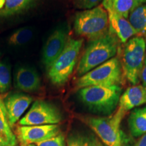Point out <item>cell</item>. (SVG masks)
Instances as JSON below:
<instances>
[{"label":"cell","instance_id":"obj_1","mask_svg":"<svg viewBox=\"0 0 146 146\" xmlns=\"http://www.w3.org/2000/svg\"><path fill=\"white\" fill-rule=\"evenodd\" d=\"M118 45L117 36L110 31L105 35L91 41L78 64V75L83 76L114 58L117 53Z\"/></svg>","mask_w":146,"mask_h":146},{"label":"cell","instance_id":"obj_2","mask_svg":"<svg viewBox=\"0 0 146 146\" xmlns=\"http://www.w3.org/2000/svg\"><path fill=\"white\" fill-rule=\"evenodd\" d=\"M122 88L114 86H89L80 89L78 97L90 110L104 115L111 114L119 104Z\"/></svg>","mask_w":146,"mask_h":146},{"label":"cell","instance_id":"obj_3","mask_svg":"<svg viewBox=\"0 0 146 146\" xmlns=\"http://www.w3.org/2000/svg\"><path fill=\"white\" fill-rule=\"evenodd\" d=\"M74 29L76 34L91 41L105 35L110 29L107 10L101 4L77 12L74 18Z\"/></svg>","mask_w":146,"mask_h":146},{"label":"cell","instance_id":"obj_4","mask_svg":"<svg viewBox=\"0 0 146 146\" xmlns=\"http://www.w3.org/2000/svg\"><path fill=\"white\" fill-rule=\"evenodd\" d=\"M123 81V66L118 57H114L81 76L76 82V87L89 86H114Z\"/></svg>","mask_w":146,"mask_h":146},{"label":"cell","instance_id":"obj_5","mask_svg":"<svg viewBox=\"0 0 146 146\" xmlns=\"http://www.w3.org/2000/svg\"><path fill=\"white\" fill-rule=\"evenodd\" d=\"M83 39H68L64 50L49 68L47 74L54 85L62 86L68 81L75 66Z\"/></svg>","mask_w":146,"mask_h":146},{"label":"cell","instance_id":"obj_6","mask_svg":"<svg viewBox=\"0 0 146 146\" xmlns=\"http://www.w3.org/2000/svg\"><path fill=\"white\" fill-rule=\"evenodd\" d=\"M146 42L142 36L129 39L125 46L123 55V69L126 78L133 85H137L145 59Z\"/></svg>","mask_w":146,"mask_h":146},{"label":"cell","instance_id":"obj_7","mask_svg":"<svg viewBox=\"0 0 146 146\" xmlns=\"http://www.w3.org/2000/svg\"><path fill=\"white\" fill-rule=\"evenodd\" d=\"M126 112L118 108L108 117H90L87 123L106 146H122L120 125Z\"/></svg>","mask_w":146,"mask_h":146},{"label":"cell","instance_id":"obj_8","mask_svg":"<svg viewBox=\"0 0 146 146\" xmlns=\"http://www.w3.org/2000/svg\"><path fill=\"white\" fill-rule=\"evenodd\" d=\"M62 120L60 110L52 104L36 100L29 112L19 121L21 126L57 125Z\"/></svg>","mask_w":146,"mask_h":146},{"label":"cell","instance_id":"obj_9","mask_svg":"<svg viewBox=\"0 0 146 146\" xmlns=\"http://www.w3.org/2000/svg\"><path fill=\"white\" fill-rule=\"evenodd\" d=\"M58 125L21 126L17 128L18 138L24 145L35 144L60 133Z\"/></svg>","mask_w":146,"mask_h":146},{"label":"cell","instance_id":"obj_10","mask_svg":"<svg viewBox=\"0 0 146 146\" xmlns=\"http://www.w3.org/2000/svg\"><path fill=\"white\" fill-rule=\"evenodd\" d=\"M68 40L67 31L63 28L57 29L50 36L43 47L42 54L43 63L47 69L62 54Z\"/></svg>","mask_w":146,"mask_h":146},{"label":"cell","instance_id":"obj_11","mask_svg":"<svg viewBox=\"0 0 146 146\" xmlns=\"http://www.w3.org/2000/svg\"><path fill=\"white\" fill-rule=\"evenodd\" d=\"M33 101L31 96L23 94L10 95L4 100L9 124L13 126L25 113Z\"/></svg>","mask_w":146,"mask_h":146},{"label":"cell","instance_id":"obj_12","mask_svg":"<svg viewBox=\"0 0 146 146\" xmlns=\"http://www.w3.org/2000/svg\"><path fill=\"white\" fill-rule=\"evenodd\" d=\"M108 14L110 23L109 31L117 36L122 43H127L131 36L137 34L127 18L114 11L108 12Z\"/></svg>","mask_w":146,"mask_h":146},{"label":"cell","instance_id":"obj_13","mask_svg":"<svg viewBox=\"0 0 146 146\" xmlns=\"http://www.w3.org/2000/svg\"><path fill=\"white\" fill-rule=\"evenodd\" d=\"M15 87L25 92H35L41 87V79L34 69L29 67L18 68L14 77Z\"/></svg>","mask_w":146,"mask_h":146},{"label":"cell","instance_id":"obj_14","mask_svg":"<svg viewBox=\"0 0 146 146\" xmlns=\"http://www.w3.org/2000/svg\"><path fill=\"white\" fill-rule=\"evenodd\" d=\"M146 104V87L143 85H133L127 89L121 95L119 108L127 112L135 108Z\"/></svg>","mask_w":146,"mask_h":146},{"label":"cell","instance_id":"obj_15","mask_svg":"<svg viewBox=\"0 0 146 146\" xmlns=\"http://www.w3.org/2000/svg\"><path fill=\"white\" fill-rule=\"evenodd\" d=\"M129 126L134 137L143 136L146 133V106L135 108L129 117Z\"/></svg>","mask_w":146,"mask_h":146},{"label":"cell","instance_id":"obj_16","mask_svg":"<svg viewBox=\"0 0 146 146\" xmlns=\"http://www.w3.org/2000/svg\"><path fill=\"white\" fill-rule=\"evenodd\" d=\"M0 137L7 146H15L16 137L9 124L4 102L0 97Z\"/></svg>","mask_w":146,"mask_h":146},{"label":"cell","instance_id":"obj_17","mask_svg":"<svg viewBox=\"0 0 146 146\" xmlns=\"http://www.w3.org/2000/svg\"><path fill=\"white\" fill-rule=\"evenodd\" d=\"M128 18L137 33L146 35V4L139 5L135 8Z\"/></svg>","mask_w":146,"mask_h":146},{"label":"cell","instance_id":"obj_18","mask_svg":"<svg viewBox=\"0 0 146 146\" xmlns=\"http://www.w3.org/2000/svg\"><path fill=\"white\" fill-rule=\"evenodd\" d=\"M33 36V31L29 27H23L14 31L10 36L8 43L12 45L19 46L27 43Z\"/></svg>","mask_w":146,"mask_h":146},{"label":"cell","instance_id":"obj_19","mask_svg":"<svg viewBox=\"0 0 146 146\" xmlns=\"http://www.w3.org/2000/svg\"><path fill=\"white\" fill-rule=\"evenodd\" d=\"M100 142L94 137L83 134L70 135L67 139V146H100Z\"/></svg>","mask_w":146,"mask_h":146},{"label":"cell","instance_id":"obj_20","mask_svg":"<svg viewBox=\"0 0 146 146\" xmlns=\"http://www.w3.org/2000/svg\"><path fill=\"white\" fill-rule=\"evenodd\" d=\"M33 0H5L1 16H8L17 14L27 8Z\"/></svg>","mask_w":146,"mask_h":146},{"label":"cell","instance_id":"obj_21","mask_svg":"<svg viewBox=\"0 0 146 146\" xmlns=\"http://www.w3.org/2000/svg\"><path fill=\"white\" fill-rule=\"evenodd\" d=\"M135 8L137 5L133 0H114L112 11L128 18L130 12Z\"/></svg>","mask_w":146,"mask_h":146},{"label":"cell","instance_id":"obj_22","mask_svg":"<svg viewBox=\"0 0 146 146\" xmlns=\"http://www.w3.org/2000/svg\"><path fill=\"white\" fill-rule=\"evenodd\" d=\"M11 85L10 69L6 64L0 62V93L6 92Z\"/></svg>","mask_w":146,"mask_h":146},{"label":"cell","instance_id":"obj_23","mask_svg":"<svg viewBox=\"0 0 146 146\" xmlns=\"http://www.w3.org/2000/svg\"><path fill=\"white\" fill-rule=\"evenodd\" d=\"M36 146H66L64 136L61 133L43 141L37 142Z\"/></svg>","mask_w":146,"mask_h":146},{"label":"cell","instance_id":"obj_24","mask_svg":"<svg viewBox=\"0 0 146 146\" xmlns=\"http://www.w3.org/2000/svg\"><path fill=\"white\" fill-rule=\"evenodd\" d=\"M102 2L103 0H75L74 3L78 8L88 10L98 6Z\"/></svg>","mask_w":146,"mask_h":146},{"label":"cell","instance_id":"obj_25","mask_svg":"<svg viewBox=\"0 0 146 146\" xmlns=\"http://www.w3.org/2000/svg\"><path fill=\"white\" fill-rule=\"evenodd\" d=\"M140 79L142 81L143 86L146 87V58L145 59V61H144L143 66L141 72V75H140Z\"/></svg>","mask_w":146,"mask_h":146},{"label":"cell","instance_id":"obj_26","mask_svg":"<svg viewBox=\"0 0 146 146\" xmlns=\"http://www.w3.org/2000/svg\"><path fill=\"white\" fill-rule=\"evenodd\" d=\"M114 0H103L102 5L104 7L108 12H110L112 10V5Z\"/></svg>","mask_w":146,"mask_h":146},{"label":"cell","instance_id":"obj_27","mask_svg":"<svg viewBox=\"0 0 146 146\" xmlns=\"http://www.w3.org/2000/svg\"><path fill=\"white\" fill-rule=\"evenodd\" d=\"M133 146H146V133L136 142Z\"/></svg>","mask_w":146,"mask_h":146},{"label":"cell","instance_id":"obj_28","mask_svg":"<svg viewBox=\"0 0 146 146\" xmlns=\"http://www.w3.org/2000/svg\"><path fill=\"white\" fill-rule=\"evenodd\" d=\"M5 0H0V16H1L3 10L5 8Z\"/></svg>","mask_w":146,"mask_h":146},{"label":"cell","instance_id":"obj_29","mask_svg":"<svg viewBox=\"0 0 146 146\" xmlns=\"http://www.w3.org/2000/svg\"><path fill=\"white\" fill-rule=\"evenodd\" d=\"M133 1L135 3L137 7L139 6V5H143L146 3V0H133Z\"/></svg>","mask_w":146,"mask_h":146},{"label":"cell","instance_id":"obj_30","mask_svg":"<svg viewBox=\"0 0 146 146\" xmlns=\"http://www.w3.org/2000/svg\"><path fill=\"white\" fill-rule=\"evenodd\" d=\"M0 146H7L6 144L5 143V142L3 141L2 139L1 138V137H0Z\"/></svg>","mask_w":146,"mask_h":146},{"label":"cell","instance_id":"obj_31","mask_svg":"<svg viewBox=\"0 0 146 146\" xmlns=\"http://www.w3.org/2000/svg\"><path fill=\"white\" fill-rule=\"evenodd\" d=\"M27 146H36L35 144H29V145H28Z\"/></svg>","mask_w":146,"mask_h":146},{"label":"cell","instance_id":"obj_32","mask_svg":"<svg viewBox=\"0 0 146 146\" xmlns=\"http://www.w3.org/2000/svg\"><path fill=\"white\" fill-rule=\"evenodd\" d=\"M100 146H104L103 145H102V143H100Z\"/></svg>","mask_w":146,"mask_h":146},{"label":"cell","instance_id":"obj_33","mask_svg":"<svg viewBox=\"0 0 146 146\" xmlns=\"http://www.w3.org/2000/svg\"><path fill=\"white\" fill-rule=\"evenodd\" d=\"M145 42H146V39H145Z\"/></svg>","mask_w":146,"mask_h":146}]
</instances>
